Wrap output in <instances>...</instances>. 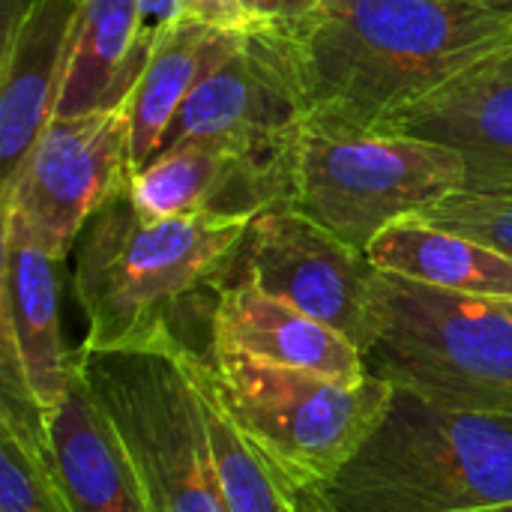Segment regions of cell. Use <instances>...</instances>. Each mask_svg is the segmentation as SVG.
<instances>
[{
  "mask_svg": "<svg viewBox=\"0 0 512 512\" xmlns=\"http://www.w3.org/2000/svg\"><path fill=\"white\" fill-rule=\"evenodd\" d=\"M315 123L384 132L393 117L512 45V9L453 0H321L270 27Z\"/></svg>",
  "mask_w": 512,
  "mask_h": 512,
  "instance_id": "1",
  "label": "cell"
},
{
  "mask_svg": "<svg viewBox=\"0 0 512 512\" xmlns=\"http://www.w3.org/2000/svg\"><path fill=\"white\" fill-rule=\"evenodd\" d=\"M255 216H147L129 189L84 228L72 288L87 351H198L192 324L213 312L234 249Z\"/></svg>",
  "mask_w": 512,
  "mask_h": 512,
  "instance_id": "2",
  "label": "cell"
},
{
  "mask_svg": "<svg viewBox=\"0 0 512 512\" xmlns=\"http://www.w3.org/2000/svg\"><path fill=\"white\" fill-rule=\"evenodd\" d=\"M186 366L270 471L291 510L312 504L339 477L396 396L372 375L342 381L216 345L204 354L186 351Z\"/></svg>",
  "mask_w": 512,
  "mask_h": 512,
  "instance_id": "3",
  "label": "cell"
},
{
  "mask_svg": "<svg viewBox=\"0 0 512 512\" xmlns=\"http://www.w3.org/2000/svg\"><path fill=\"white\" fill-rule=\"evenodd\" d=\"M507 504H512V414L450 411L396 390L372 438L306 507L486 512Z\"/></svg>",
  "mask_w": 512,
  "mask_h": 512,
  "instance_id": "4",
  "label": "cell"
},
{
  "mask_svg": "<svg viewBox=\"0 0 512 512\" xmlns=\"http://www.w3.org/2000/svg\"><path fill=\"white\" fill-rule=\"evenodd\" d=\"M360 354L372 378L450 411L512 414V318L498 300L378 270Z\"/></svg>",
  "mask_w": 512,
  "mask_h": 512,
  "instance_id": "5",
  "label": "cell"
},
{
  "mask_svg": "<svg viewBox=\"0 0 512 512\" xmlns=\"http://www.w3.org/2000/svg\"><path fill=\"white\" fill-rule=\"evenodd\" d=\"M465 177V156L444 144L306 120L288 207L366 252L384 228L462 189Z\"/></svg>",
  "mask_w": 512,
  "mask_h": 512,
  "instance_id": "6",
  "label": "cell"
},
{
  "mask_svg": "<svg viewBox=\"0 0 512 512\" xmlns=\"http://www.w3.org/2000/svg\"><path fill=\"white\" fill-rule=\"evenodd\" d=\"M81 372L126 444L150 512H228L204 402L183 354L75 348Z\"/></svg>",
  "mask_w": 512,
  "mask_h": 512,
  "instance_id": "7",
  "label": "cell"
},
{
  "mask_svg": "<svg viewBox=\"0 0 512 512\" xmlns=\"http://www.w3.org/2000/svg\"><path fill=\"white\" fill-rule=\"evenodd\" d=\"M132 123L126 105L93 108L75 117H51L0 189V213L63 261L99 210L132 186Z\"/></svg>",
  "mask_w": 512,
  "mask_h": 512,
  "instance_id": "8",
  "label": "cell"
},
{
  "mask_svg": "<svg viewBox=\"0 0 512 512\" xmlns=\"http://www.w3.org/2000/svg\"><path fill=\"white\" fill-rule=\"evenodd\" d=\"M306 120L300 90L273 30L255 27L189 93L159 153L192 141L231 150L270 174L288 207L294 147Z\"/></svg>",
  "mask_w": 512,
  "mask_h": 512,
  "instance_id": "9",
  "label": "cell"
},
{
  "mask_svg": "<svg viewBox=\"0 0 512 512\" xmlns=\"http://www.w3.org/2000/svg\"><path fill=\"white\" fill-rule=\"evenodd\" d=\"M375 273L363 249L291 207H270L249 222L222 288L255 285L360 345Z\"/></svg>",
  "mask_w": 512,
  "mask_h": 512,
  "instance_id": "10",
  "label": "cell"
},
{
  "mask_svg": "<svg viewBox=\"0 0 512 512\" xmlns=\"http://www.w3.org/2000/svg\"><path fill=\"white\" fill-rule=\"evenodd\" d=\"M57 264L15 216L0 237V378L21 381L48 414L66 393L75 351L60 333Z\"/></svg>",
  "mask_w": 512,
  "mask_h": 512,
  "instance_id": "11",
  "label": "cell"
},
{
  "mask_svg": "<svg viewBox=\"0 0 512 512\" xmlns=\"http://www.w3.org/2000/svg\"><path fill=\"white\" fill-rule=\"evenodd\" d=\"M81 0H9L0 54V189L57 111Z\"/></svg>",
  "mask_w": 512,
  "mask_h": 512,
  "instance_id": "12",
  "label": "cell"
},
{
  "mask_svg": "<svg viewBox=\"0 0 512 512\" xmlns=\"http://www.w3.org/2000/svg\"><path fill=\"white\" fill-rule=\"evenodd\" d=\"M45 447L72 512H150L132 456L93 396L78 351L63 399L45 414Z\"/></svg>",
  "mask_w": 512,
  "mask_h": 512,
  "instance_id": "13",
  "label": "cell"
},
{
  "mask_svg": "<svg viewBox=\"0 0 512 512\" xmlns=\"http://www.w3.org/2000/svg\"><path fill=\"white\" fill-rule=\"evenodd\" d=\"M210 345L342 381L369 375L360 348L348 336L246 282L219 291Z\"/></svg>",
  "mask_w": 512,
  "mask_h": 512,
  "instance_id": "14",
  "label": "cell"
},
{
  "mask_svg": "<svg viewBox=\"0 0 512 512\" xmlns=\"http://www.w3.org/2000/svg\"><path fill=\"white\" fill-rule=\"evenodd\" d=\"M504 51L393 117L384 132L444 144L465 156L468 171L512 174V63Z\"/></svg>",
  "mask_w": 512,
  "mask_h": 512,
  "instance_id": "15",
  "label": "cell"
},
{
  "mask_svg": "<svg viewBox=\"0 0 512 512\" xmlns=\"http://www.w3.org/2000/svg\"><path fill=\"white\" fill-rule=\"evenodd\" d=\"M129 195L147 216H258L285 207L282 189L255 162L198 141L156 153L132 177Z\"/></svg>",
  "mask_w": 512,
  "mask_h": 512,
  "instance_id": "16",
  "label": "cell"
},
{
  "mask_svg": "<svg viewBox=\"0 0 512 512\" xmlns=\"http://www.w3.org/2000/svg\"><path fill=\"white\" fill-rule=\"evenodd\" d=\"M243 36L246 30L216 27L183 15L153 39L144 69L123 99L132 123L135 174L159 153L162 138L189 93L237 51Z\"/></svg>",
  "mask_w": 512,
  "mask_h": 512,
  "instance_id": "17",
  "label": "cell"
},
{
  "mask_svg": "<svg viewBox=\"0 0 512 512\" xmlns=\"http://www.w3.org/2000/svg\"><path fill=\"white\" fill-rule=\"evenodd\" d=\"M144 60L141 0H81L54 117L123 102Z\"/></svg>",
  "mask_w": 512,
  "mask_h": 512,
  "instance_id": "18",
  "label": "cell"
},
{
  "mask_svg": "<svg viewBox=\"0 0 512 512\" xmlns=\"http://www.w3.org/2000/svg\"><path fill=\"white\" fill-rule=\"evenodd\" d=\"M366 255L375 270L432 288L486 300H512V258L462 234L435 228L417 216L384 228Z\"/></svg>",
  "mask_w": 512,
  "mask_h": 512,
  "instance_id": "19",
  "label": "cell"
},
{
  "mask_svg": "<svg viewBox=\"0 0 512 512\" xmlns=\"http://www.w3.org/2000/svg\"><path fill=\"white\" fill-rule=\"evenodd\" d=\"M0 512H72L48 462L45 411L9 381H0Z\"/></svg>",
  "mask_w": 512,
  "mask_h": 512,
  "instance_id": "20",
  "label": "cell"
},
{
  "mask_svg": "<svg viewBox=\"0 0 512 512\" xmlns=\"http://www.w3.org/2000/svg\"><path fill=\"white\" fill-rule=\"evenodd\" d=\"M417 219L512 258V174L468 171L462 189L426 207Z\"/></svg>",
  "mask_w": 512,
  "mask_h": 512,
  "instance_id": "21",
  "label": "cell"
},
{
  "mask_svg": "<svg viewBox=\"0 0 512 512\" xmlns=\"http://www.w3.org/2000/svg\"><path fill=\"white\" fill-rule=\"evenodd\" d=\"M198 393L204 402L210 453L228 512H294L282 489L276 486V480L270 477V471L261 465V459L237 432V426L222 414V408L201 387Z\"/></svg>",
  "mask_w": 512,
  "mask_h": 512,
  "instance_id": "22",
  "label": "cell"
},
{
  "mask_svg": "<svg viewBox=\"0 0 512 512\" xmlns=\"http://www.w3.org/2000/svg\"><path fill=\"white\" fill-rule=\"evenodd\" d=\"M186 15L201 18L216 27H231V30H255V12L252 0H183Z\"/></svg>",
  "mask_w": 512,
  "mask_h": 512,
  "instance_id": "23",
  "label": "cell"
},
{
  "mask_svg": "<svg viewBox=\"0 0 512 512\" xmlns=\"http://www.w3.org/2000/svg\"><path fill=\"white\" fill-rule=\"evenodd\" d=\"M186 15L183 0H141V42L150 51L153 39Z\"/></svg>",
  "mask_w": 512,
  "mask_h": 512,
  "instance_id": "24",
  "label": "cell"
},
{
  "mask_svg": "<svg viewBox=\"0 0 512 512\" xmlns=\"http://www.w3.org/2000/svg\"><path fill=\"white\" fill-rule=\"evenodd\" d=\"M318 3L321 0H252V12L258 27H279V24L300 21Z\"/></svg>",
  "mask_w": 512,
  "mask_h": 512,
  "instance_id": "25",
  "label": "cell"
},
{
  "mask_svg": "<svg viewBox=\"0 0 512 512\" xmlns=\"http://www.w3.org/2000/svg\"><path fill=\"white\" fill-rule=\"evenodd\" d=\"M453 3H468V6H486V9H512V0H453Z\"/></svg>",
  "mask_w": 512,
  "mask_h": 512,
  "instance_id": "26",
  "label": "cell"
},
{
  "mask_svg": "<svg viewBox=\"0 0 512 512\" xmlns=\"http://www.w3.org/2000/svg\"><path fill=\"white\" fill-rule=\"evenodd\" d=\"M498 303L504 306V312H507V315H510V318H512V300H498Z\"/></svg>",
  "mask_w": 512,
  "mask_h": 512,
  "instance_id": "27",
  "label": "cell"
},
{
  "mask_svg": "<svg viewBox=\"0 0 512 512\" xmlns=\"http://www.w3.org/2000/svg\"><path fill=\"white\" fill-rule=\"evenodd\" d=\"M486 512H512V504H507V507H495V510H486Z\"/></svg>",
  "mask_w": 512,
  "mask_h": 512,
  "instance_id": "28",
  "label": "cell"
},
{
  "mask_svg": "<svg viewBox=\"0 0 512 512\" xmlns=\"http://www.w3.org/2000/svg\"><path fill=\"white\" fill-rule=\"evenodd\" d=\"M294 512H318V510H312V507H306V504H303V507H294Z\"/></svg>",
  "mask_w": 512,
  "mask_h": 512,
  "instance_id": "29",
  "label": "cell"
},
{
  "mask_svg": "<svg viewBox=\"0 0 512 512\" xmlns=\"http://www.w3.org/2000/svg\"><path fill=\"white\" fill-rule=\"evenodd\" d=\"M504 54H507V60L512 63V45H507V51H504Z\"/></svg>",
  "mask_w": 512,
  "mask_h": 512,
  "instance_id": "30",
  "label": "cell"
}]
</instances>
